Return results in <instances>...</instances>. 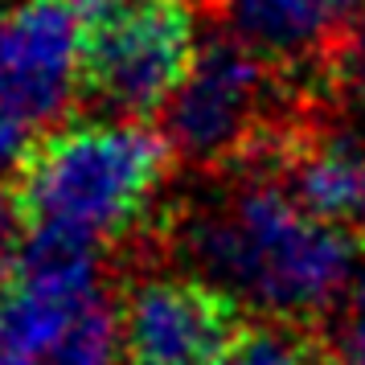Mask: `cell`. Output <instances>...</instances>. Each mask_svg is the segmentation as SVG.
Here are the masks:
<instances>
[{
    "instance_id": "obj_11",
    "label": "cell",
    "mask_w": 365,
    "mask_h": 365,
    "mask_svg": "<svg viewBox=\"0 0 365 365\" xmlns=\"http://www.w3.org/2000/svg\"><path fill=\"white\" fill-rule=\"evenodd\" d=\"M329 83L341 99L365 115V25L349 29L329 58Z\"/></svg>"
},
{
    "instance_id": "obj_8",
    "label": "cell",
    "mask_w": 365,
    "mask_h": 365,
    "mask_svg": "<svg viewBox=\"0 0 365 365\" xmlns=\"http://www.w3.org/2000/svg\"><path fill=\"white\" fill-rule=\"evenodd\" d=\"M361 165L349 140H324L292 160V197L324 222H345L361 210Z\"/></svg>"
},
{
    "instance_id": "obj_4",
    "label": "cell",
    "mask_w": 365,
    "mask_h": 365,
    "mask_svg": "<svg viewBox=\"0 0 365 365\" xmlns=\"http://www.w3.org/2000/svg\"><path fill=\"white\" fill-rule=\"evenodd\" d=\"M74 95H83L78 0H21L0 13V168H21Z\"/></svg>"
},
{
    "instance_id": "obj_9",
    "label": "cell",
    "mask_w": 365,
    "mask_h": 365,
    "mask_svg": "<svg viewBox=\"0 0 365 365\" xmlns=\"http://www.w3.org/2000/svg\"><path fill=\"white\" fill-rule=\"evenodd\" d=\"M46 365H123V336H119V312L99 299L91 312L74 324L66 341L58 345Z\"/></svg>"
},
{
    "instance_id": "obj_1",
    "label": "cell",
    "mask_w": 365,
    "mask_h": 365,
    "mask_svg": "<svg viewBox=\"0 0 365 365\" xmlns=\"http://www.w3.org/2000/svg\"><path fill=\"white\" fill-rule=\"evenodd\" d=\"M205 283L255 312L296 324L324 312L357 267V234L308 214L287 189L250 181L189 222Z\"/></svg>"
},
{
    "instance_id": "obj_12",
    "label": "cell",
    "mask_w": 365,
    "mask_h": 365,
    "mask_svg": "<svg viewBox=\"0 0 365 365\" xmlns=\"http://www.w3.org/2000/svg\"><path fill=\"white\" fill-rule=\"evenodd\" d=\"M21 238H25V222H21L17 201H13V193H0V275H4V267L13 263Z\"/></svg>"
},
{
    "instance_id": "obj_2",
    "label": "cell",
    "mask_w": 365,
    "mask_h": 365,
    "mask_svg": "<svg viewBox=\"0 0 365 365\" xmlns=\"http://www.w3.org/2000/svg\"><path fill=\"white\" fill-rule=\"evenodd\" d=\"M173 144L135 119H86L50 132L17 168L13 201L29 234L99 250L156 201Z\"/></svg>"
},
{
    "instance_id": "obj_14",
    "label": "cell",
    "mask_w": 365,
    "mask_h": 365,
    "mask_svg": "<svg viewBox=\"0 0 365 365\" xmlns=\"http://www.w3.org/2000/svg\"><path fill=\"white\" fill-rule=\"evenodd\" d=\"M353 299H357V312H365V263L353 275Z\"/></svg>"
},
{
    "instance_id": "obj_10",
    "label": "cell",
    "mask_w": 365,
    "mask_h": 365,
    "mask_svg": "<svg viewBox=\"0 0 365 365\" xmlns=\"http://www.w3.org/2000/svg\"><path fill=\"white\" fill-rule=\"evenodd\" d=\"M234 365H336V361L329 357V349L316 345L299 324H263V329L247 332Z\"/></svg>"
},
{
    "instance_id": "obj_16",
    "label": "cell",
    "mask_w": 365,
    "mask_h": 365,
    "mask_svg": "<svg viewBox=\"0 0 365 365\" xmlns=\"http://www.w3.org/2000/svg\"><path fill=\"white\" fill-rule=\"evenodd\" d=\"M234 361H238V357H234Z\"/></svg>"
},
{
    "instance_id": "obj_7",
    "label": "cell",
    "mask_w": 365,
    "mask_h": 365,
    "mask_svg": "<svg viewBox=\"0 0 365 365\" xmlns=\"http://www.w3.org/2000/svg\"><path fill=\"white\" fill-rule=\"evenodd\" d=\"M226 13L234 37L263 58H283L365 25V0H226Z\"/></svg>"
},
{
    "instance_id": "obj_5",
    "label": "cell",
    "mask_w": 365,
    "mask_h": 365,
    "mask_svg": "<svg viewBox=\"0 0 365 365\" xmlns=\"http://www.w3.org/2000/svg\"><path fill=\"white\" fill-rule=\"evenodd\" d=\"M271 58L242 37H214L197 50L181 91L165 107V140L197 165L247 152L267 115Z\"/></svg>"
},
{
    "instance_id": "obj_15",
    "label": "cell",
    "mask_w": 365,
    "mask_h": 365,
    "mask_svg": "<svg viewBox=\"0 0 365 365\" xmlns=\"http://www.w3.org/2000/svg\"><path fill=\"white\" fill-rule=\"evenodd\" d=\"M357 217L365 222V165H361V210H357Z\"/></svg>"
},
{
    "instance_id": "obj_6",
    "label": "cell",
    "mask_w": 365,
    "mask_h": 365,
    "mask_svg": "<svg viewBox=\"0 0 365 365\" xmlns=\"http://www.w3.org/2000/svg\"><path fill=\"white\" fill-rule=\"evenodd\" d=\"M242 304L205 279H144L119 312L123 365H234L247 341Z\"/></svg>"
},
{
    "instance_id": "obj_13",
    "label": "cell",
    "mask_w": 365,
    "mask_h": 365,
    "mask_svg": "<svg viewBox=\"0 0 365 365\" xmlns=\"http://www.w3.org/2000/svg\"><path fill=\"white\" fill-rule=\"evenodd\" d=\"M336 365H365V312L353 316V324H349L345 336H341Z\"/></svg>"
},
{
    "instance_id": "obj_3",
    "label": "cell",
    "mask_w": 365,
    "mask_h": 365,
    "mask_svg": "<svg viewBox=\"0 0 365 365\" xmlns=\"http://www.w3.org/2000/svg\"><path fill=\"white\" fill-rule=\"evenodd\" d=\"M83 95L103 119L160 115L197 62L189 0H78Z\"/></svg>"
}]
</instances>
